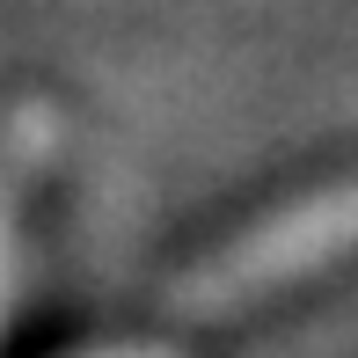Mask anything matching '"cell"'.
<instances>
[{
    "label": "cell",
    "instance_id": "3",
    "mask_svg": "<svg viewBox=\"0 0 358 358\" xmlns=\"http://www.w3.org/2000/svg\"><path fill=\"white\" fill-rule=\"evenodd\" d=\"M80 358H176V351H161V344H117V351H80Z\"/></svg>",
    "mask_w": 358,
    "mask_h": 358
},
{
    "label": "cell",
    "instance_id": "2",
    "mask_svg": "<svg viewBox=\"0 0 358 358\" xmlns=\"http://www.w3.org/2000/svg\"><path fill=\"white\" fill-rule=\"evenodd\" d=\"M59 154V117L52 110H15L0 124V315H8V285H15V241H22V213L37 190L44 161Z\"/></svg>",
    "mask_w": 358,
    "mask_h": 358
},
{
    "label": "cell",
    "instance_id": "1",
    "mask_svg": "<svg viewBox=\"0 0 358 358\" xmlns=\"http://www.w3.org/2000/svg\"><path fill=\"white\" fill-rule=\"evenodd\" d=\"M351 256H358V176H336V183L264 213L256 227L227 234L213 256H198L169 285V315L227 322V315H241V307L271 300V292H285L300 278H322V271L351 264Z\"/></svg>",
    "mask_w": 358,
    "mask_h": 358
}]
</instances>
